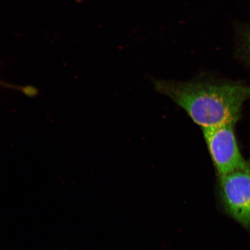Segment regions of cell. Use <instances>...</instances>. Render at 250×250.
Returning a JSON list of instances; mask_svg holds the SVG:
<instances>
[{
	"label": "cell",
	"mask_w": 250,
	"mask_h": 250,
	"mask_svg": "<svg viewBox=\"0 0 250 250\" xmlns=\"http://www.w3.org/2000/svg\"><path fill=\"white\" fill-rule=\"evenodd\" d=\"M155 89L180 106L202 129L235 125L250 86L212 80L190 81L155 80Z\"/></svg>",
	"instance_id": "6da1fadb"
},
{
	"label": "cell",
	"mask_w": 250,
	"mask_h": 250,
	"mask_svg": "<svg viewBox=\"0 0 250 250\" xmlns=\"http://www.w3.org/2000/svg\"><path fill=\"white\" fill-rule=\"evenodd\" d=\"M233 125L202 129L203 136L209 153L213 161L219 177L234 171L250 172L237 145Z\"/></svg>",
	"instance_id": "7a4b0ae2"
},
{
	"label": "cell",
	"mask_w": 250,
	"mask_h": 250,
	"mask_svg": "<svg viewBox=\"0 0 250 250\" xmlns=\"http://www.w3.org/2000/svg\"><path fill=\"white\" fill-rule=\"evenodd\" d=\"M222 198L228 213L250 228V172L234 171L220 177Z\"/></svg>",
	"instance_id": "3957f363"
},
{
	"label": "cell",
	"mask_w": 250,
	"mask_h": 250,
	"mask_svg": "<svg viewBox=\"0 0 250 250\" xmlns=\"http://www.w3.org/2000/svg\"><path fill=\"white\" fill-rule=\"evenodd\" d=\"M242 54L243 59L250 65V26L243 34Z\"/></svg>",
	"instance_id": "277c9868"
}]
</instances>
